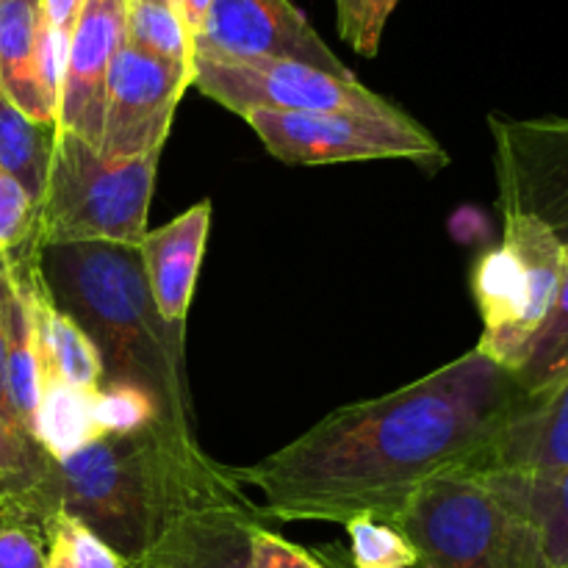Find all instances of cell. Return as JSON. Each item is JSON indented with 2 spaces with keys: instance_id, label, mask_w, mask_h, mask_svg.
Instances as JSON below:
<instances>
[{
  "instance_id": "cell-1",
  "label": "cell",
  "mask_w": 568,
  "mask_h": 568,
  "mask_svg": "<svg viewBox=\"0 0 568 568\" xmlns=\"http://www.w3.org/2000/svg\"><path fill=\"white\" fill-rule=\"evenodd\" d=\"M525 403L514 372L471 349L397 392L333 410L231 471L242 488H258L264 519L392 525L425 483L469 469Z\"/></svg>"
},
{
  "instance_id": "cell-2",
  "label": "cell",
  "mask_w": 568,
  "mask_h": 568,
  "mask_svg": "<svg viewBox=\"0 0 568 568\" xmlns=\"http://www.w3.org/2000/svg\"><path fill=\"white\" fill-rule=\"evenodd\" d=\"M42 505L44 519L72 516L131 566L183 516L255 503L231 466L209 458L197 438L153 419L139 430L100 436L70 458L53 460Z\"/></svg>"
},
{
  "instance_id": "cell-3",
  "label": "cell",
  "mask_w": 568,
  "mask_h": 568,
  "mask_svg": "<svg viewBox=\"0 0 568 568\" xmlns=\"http://www.w3.org/2000/svg\"><path fill=\"white\" fill-rule=\"evenodd\" d=\"M37 258L50 297L98 349L103 383L139 386L155 399L166 425L197 438L183 355L186 327L155 308L139 247H39Z\"/></svg>"
},
{
  "instance_id": "cell-4",
  "label": "cell",
  "mask_w": 568,
  "mask_h": 568,
  "mask_svg": "<svg viewBox=\"0 0 568 568\" xmlns=\"http://www.w3.org/2000/svg\"><path fill=\"white\" fill-rule=\"evenodd\" d=\"M161 153L105 159L94 144L55 128L48 186L39 200L37 244H122L139 247Z\"/></svg>"
},
{
  "instance_id": "cell-5",
  "label": "cell",
  "mask_w": 568,
  "mask_h": 568,
  "mask_svg": "<svg viewBox=\"0 0 568 568\" xmlns=\"http://www.w3.org/2000/svg\"><path fill=\"white\" fill-rule=\"evenodd\" d=\"M416 568H547L536 525L466 469L433 477L392 521Z\"/></svg>"
},
{
  "instance_id": "cell-6",
  "label": "cell",
  "mask_w": 568,
  "mask_h": 568,
  "mask_svg": "<svg viewBox=\"0 0 568 568\" xmlns=\"http://www.w3.org/2000/svg\"><path fill=\"white\" fill-rule=\"evenodd\" d=\"M566 272V247L532 216L503 214V239L477 258L471 294L483 320L480 349L508 372L527 358Z\"/></svg>"
},
{
  "instance_id": "cell-7",
  "label": "cell",
  "mask_w": 568,
  "mask_h": 568,
  "mask_svg": "<svg viewBox=\"0 0 568 568\" xmlns=\"http://www.w3.org/2000/svg\"><path fill=\"white\" fill-rule=\"evenodd\" d=\"M242 120L283 164L311 166L377 159H405L427 166L447 164L438 139L405 111L394 116L355 111H250Z\"/></svg>"
},
{
  "instance_id": "cell-8",
  "label": "cell",
  "mask_w": 568,
  "mask_h": 568,
  "mask_svg": "<svg viewBox=\"0 0 568 568\" xmlns=\"http://www.w3.org/2000/svg\"><path fill=\"white\" fill-rule=\"evenodd\" d=\"M192 87L233 114L250 111H355L394 116L403 109L366 89L358 78H342L286 59H236L222 53H192Z\"/></svg>"
},
{
  "instance_id": "cell-9",
  "label": "cell",
  "mask_w": 568,
  "mask_h": 568,
  "mask_svg": "<svg viewBox=\"0 0 568 568\" xmlns=\"http://www.w3.org/2000/svg\"><path fill=\"white\" fill-rule=\"evenodd\" d=\"M499 211L541 222L568 247V120H488Z\"/></svg>"
},
{
  "instance_id": "cell-10",
  "label": "cell",
  "mask_w": 568,
  "mask_h": 568,
  "mask_svg": "<svg viewBox=\"0 0 568 568\" xmlns=\"http://www.w3.org/2000/svg\"><path fill=\"white\" fill-rule=\"evenodd\" d=\"M189 87L192 67L170 64L122 42L105 87L100 153L116 161L161 153Z\"/></svg>"
},
{
  "instance_id": "cell-11",
  "label": "cell",
  "mask_w": 568,
  "mask_h": 568,
  "mask_svg": "<svg viewBox=\"0 0 568 568\" xmlns=\"http://www.w3.org/2000/svg\"><path fill=\"white\" fill-rule=\"evenodd\" d=\"M192 53L286 59L333 75L355 78L292 0H211Z\"/></svg>"
},
{
  "instance_id": "cell-12",
  "label": "cell",
  "mask_w": 568,
  "mask_h": 568,
  "mask_svg": "<svg viewBox=\"0 0 568 568\" xmlns=\"http://www.w3.org/2000/svg\"><path fill=\"white\" fill-rule=\"evenodd\" d=\"M125 6L122 0H87L67 50L55 128L100 144L111 61L122 44Z\"/></svg>"
},
{
  "instance_id": "cell-13",
  "label": "cell",
  "mask_w": 568,
  "mask_h": 568,
  "mask_svg": "<svg viewBox=\"0 0 568 568\" xmlns=\"http://www.w3.org/2000/svg\"><path fill=\"white\" fill-rule=\"evenodd\" d=\"M568 466V377L527 399L466 471L480 475H552Z\"/></svg>"
},
{
  "instance_id": "cell-14",
  "label": "cell",
  "mask_w": 568,
  "mask_h": 568,
  "mask_svg": "<svg viewBox=\"0 0 568 568\" xmlns=\"http://www.w3.org/2000/svg\"><path fill=\"white\" fill-rule=\"evenodd\" d=\"M258 505L211 508L178 519L150 547L136 568H253V541L261 530Z\"/></svg>"
},
{
  "instance_id": "cell-15",
  "label": "cell",
  "mask_w": 568,
  "mask_h": 568,
  "mask_svg": "<svg viewBox=\"0 0 568 568\" xmlns=\"http://www.w3.org/2000/svg\"><path fill=\"white\" fill-rule=\"evenodd\" d=\"M209 227L211 200H200L197 205L186 209L166 225L144 233L139 244L150 297L159 314L178 327H186Z\"/></svg>"
},
{
  "instance_id": "cell-16",
  "label": "cell",
  "mask_w": 568,
  "mask_h": 568,
  "mask_svg": "<svg viewBox=\"0 0 568 568\" xmlns=\"http://www.w3.org/2000/svg\"><path fill=\"white\" fill-rule=\"evenodd\" d=\"M37 255L39 250L31 255H22V258H11V264H14L28 300H31L42 383H67V386L92 392L103 383V364H100L98 349L89 342L87 333L50 297Z\"/></svg>"
},
{
  "instance_id": "cell-17",
  "label": "cell",
  "mask_w": 568,
  "mask_h": 568,
  "mask_svg": "<svg viewBox=\"0 0 568 568\" xmlns=\"http://www.w3.org/2000/svg\"><path fill=\"white\" fill-rule=\"evenodd\" d=\"M42 6L39 0H0V94L33 122L55 125L39 72Z\"/></svg>"
},
{
  "instance_id": "cell-18",
  "label": "cell",
  "mask_w": 568,
  "mask_h": 568,
  "mask_svg": "<svg viewBox=\"0 0 568 568\" xmlns=\"http://www.w3.org/2000/svg\"><path fill=\"white\" fill-rule=\"evenodd\" d=\"M480 475V471H475ZM541 536L544 566L568 568V466L552 475H480Z\"/></svg>"
},
{
  "instance_id": "cell-19",
  "label": "cell",
  "mask_w": 568,
  "mask_h": 568,
  "mask_svg": "<svg viewBox=\"0 0 568 568\" xmlns=\"http://www.w3.org/2000/svg\"><path fill=\"white\" fill-rule=\"evenodd\" d=\"M50 458L37 438L0 414V521H22L44 532L42 488Z\"/></svg>"
},
{
  "instance_id": "cell-20",
  "label": "cell",
  "mask_w": 568,
  "mask_h": 568,
  "mask_svg": "<svg viewBox=\"0 0 568 568\" xmlns=\"http://www.w3.org/2000/svg\"><path fill=\"white\" fill-rule=\"evenodd\" d=\"M11 277H14V297H11L9 344H6V405L14 425L33 438L39 397H42V364H39L37 333H33L31 300L14 264H11Z\"/></svg>"
},
{
  "instance_id": "cell-21",
  "label": "cell",
  "mask_w": 568,
  "mask_h": 568,
  "mask_svg": "<svg viewBox=\"0 0 568 568\" xmlns=\"http://www.w3.org/2000/svg\"><path fill=\"white\" fill-rule=\"evenodd\" d=\"M105 436L94 414V388H75L67 383H42L33 438L53 460H64L78 449Z\"/></svg>"
},
{
  "instance_id": "cell-22",
  "label": "cell",
  "mask_w": 568,
  "mask_h": 568,
  "mask_svg": "<svg viewBox=\"0 0 568 568\" xmlns=\"http://www.w3.org/2000/svg\"><path fill=\"white\" fill-rule=\"evenodd\" d=\"M53 139L55 125L33 122L0 94V166L31 194L37 209L48 186Z\"/></svg>"
},
{
  "instance_id": "cell-23",
  "label": "cell",
  "mask_w": 568,
  "mask_h": 568,
  "mask_svg": "<svg viewBox=\"0 0 568 568\" xmlns=\"http://www.w3.org/2000/svg\"><path fill=\"white\" fill-rule=\"evenodd\" d=\"M516 386L527 399H536L564 383L568 377V247H566V272L560 281L558 297L547 322L538 331L536 342L527 349V358L514 372Z\"/></svg>"
},
{
  "instance_id": "cell-24",
  "label": "cell",
  "mask_w": 568,
  "mask_h": 568,
  "mask_svg": "<svg viewBox=\"0 0 568 568\" xmlns=\"http://www.w3.org/2000/svg\"><path fill=\"white\" fill-rule=\"evenodd\" d=\"M122 42L161 61H170V64L192 67V39H189L175 6L170 3L125 6Z\"/></svg>"
},
{
  "instance_id": "cell-25",
  "label": "cell",
  "mask_w": 568,
  "mask_h": 568,
  "mask_svg": "<svg viewBox=\"0 0 568 568\" xmlns=\"http://www.w3.org/2000/svg\"><path fill=\"white\" fill-rule=\"evenodd\" d=\"M44 544L48 568H128L109 544L67 514H55L44 525Z\"/></svg>"
},
{
  "instance_id": "cell-26",
  "label": "cell",
  "mask_w": 568,
  "mask_h": 568,
  "mask_svg": "<svg viewBox=\"0 0 568 568\" xmlns=\"http://www.w3.org/2000/svg\"><path fill=\"white\" fill-rule=\"evenodd\" d=\"M353 568H416V552L397 527L372 516H355L347 525Z\"/></svg>"
},
{
  "instance_id": "cell-27",
  "label": "cell",
  "mask_w": 568,
  "mask_h": 568,
  "mask_svg": "<svg viewBox=\"0 0 568 568\" xmlns=\"http://www.w3.org/2000/svg\"><path fill=\"white\" fill-rule=\"evenodd\" d=\"M39 209L31 194L0 166V253L9 258L37 253Z\"/></svg>"
},
{
  "instance_id": "cell-28",
  "label": "cell",
  "mask_w": 568,
  "mask_h": 568,
  "mask_svg": "<svg viewBox=\"0 0 568 568\" xmlns=\"http://www.w3.org/2000/svg\"><path fill=\"white\" fill-rule=\"evenodd\" d=\"M94 414L105 436L139 430L148 422L161 419L155 399L131 383H100L94 388Z\"/></svg>"
},
{
  "instance_id": "cell-29",
  "label": "cell",
  "mask_w": 568,
  "mask_h": 568,
  "mask_svg": "<svg viewBox=\"0 0 568 568\" xmlns=\"http://www.w3.org/2000/svg\"><path fill=\"white\" fill-rule=\"evenodd\" d=\"M397 3L399 0H336L338 33L355 53L375 59Z\"/></svg>"
},
{
  "instance_id": "cell-30",
  "label": "cell",
  "mask_w": 568,
  "mask_h": 568,
  "mask_svg": "<svg viewBox=\"0 0 568 568\" xmlns=\"http://www.w3.org/2000/svg\"><path fill=\"white\" fill-rule=\"evenodd\" d=\"M0 568H48L44 532L22 521H0Z\"/></svg>"
},
{
  "instance_id": "cell-31",
  "label": "cell",
  "mask_w": 568,
  "mask_h": 568,
  "mask_svg": "<svg viewBox=\"0 0 568 568\" xmlns=\"http://www.w3.org/2000/svg\"><path fill=\"white\" fill-rule=\"evenodd\" d=\"M253 568H325L297 544L261 527L253 541Z\"/></svg>"
},
{
  "instance_id": "cell-32",
  "label": "cell",
  "mask_w": 568,
  "mask_h": 568,
  "mask_svg": "<svg viewBox=\"0 0 568 568\" xmlns=\"http://www.w3.org/2000/svg\"><path fill=\"white\" fill-rule=\"evenodd\" d=\"M11 297H14V277H11L9 255L0 253V414L9 422V405H6V344H9V314Z\"/></svg>"
},
{
  "instance_id": "cell-33",
  "label": "cell",
  "mask_w": 568,
  "mask_h": 568,
  "mask_svg": "<svg viewBox=\"0 0 568 568\" xmlns=\"http://www.w3.org/2000/svg\"><path fill=\"white\" fill-rule=\"evenodd\" d=\"M83 3H87V0H39L44 28L72 39V31H75V22L78 17H81Z\"/></svg>"
},
{
  "instance_id": "cell-34",
  "label": "cell",
  "mask_w": 568,
  "mask_h": 568,
  "mask_svg": "<svg viewBox=\"0 0 568 568\" xmlns=\"http://www.w3.org/2000/svg\"><path fill=\"white\" fill-rule=\"evenodd\" d=\"M172 6H175L178 17H181L183 26H186V33L189 39H192L194 48V39L200 37V31H203L205 26V17H209L211 0H172Z\"/></svg>"
},
{
  "instance_id": "cell-35",
  "label": "cell",
  "mask_w": 568,
  "mask_h": 568,
  "mask_svg": "<svg viewBox=\"0 0 568 568\" xmlns=\"http://www.w3.org/2000/svg\"><path fill=\"white\" fill-rule=\"evenodd\" d=\"M314 558L325 568H353V564H349V555H344L338 547L314 549Z\"/></svg>"
},
{
  "instance_id": "cell-36",
  "label": "cell",
  "mask_w": 568,
  "mask_h": 568,
  "mask_svg": "<svg viewBox=\"0 0 568 568\" xmlns=\"http://www.w3.org/2000/svg\"><path fill=\"white\" fill-rule=\"evenodd\" d=\"M133 3H170L172 0H122V6H133Z\"/></svg>"
},
{
  "instance_id": "cell-37",
  "label": "cell",
  "mask_w": 568,
  "mask_h": 568,
  "mask_svg": "<svg viewBox=\"0 0 568 568\" xmlns=\"http://www.w3.org/2000/svg\"><path fill=\"white\" fill-rule=\"evenodd\" d=\"M128 568H136V566H128Z\"/></svg>"
}]
</instances>
